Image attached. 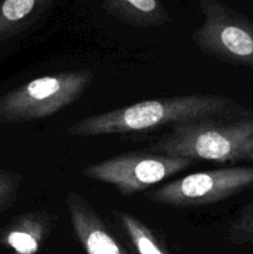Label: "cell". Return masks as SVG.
Here are the masks:
<instances>
[{"instance_id":"obj_6","label":"cell","mask_w":253,"mask_h":254,"mask_svg":"<svg viewBox=\"0 0 253 254\" xmlns=\"http://www.w3.org/2000/svg\"><path fill=\"white\" fill-rule=\"evenodd\" d=\"M253 186V166H230L176 179L146 193L154 203L176 208L227 200Z\"/></svg>"},{"instance_id":"obj_3","label":"cell","mask_w":253,"mask_h":254,"mask_svg":"<svg viewBox=\"0 0 253 254\" xmlns=\"http://www.w3.org/2000/svg\"><path fill=\"white\" fill-rule=\"evenodd\" d=\"M93 73L87 69L37 77L0 97V123H27L63 111L88 89Z\"/></svg>"},{"instance_id":"obj_8","label":"cell","mask_w":253,"mask_h":254,"mask_svg":"<svg viewBox=\"0 0 253 254\" xmlns=\"http://www.w3.org/2000/svg\"><path fill=\"white\" fill-rule=\"evenodd\" d=\"M57 221V216L45 210L16 216L0 232V245L12 254H36Z\"/></svg>"},{"instance_id":"obj_4","label":"cell","mask_w":253,"mask_h":254,"mask_svg":"<svg viewBox=\"0 0 253 254\" xmlns=\"http://www.w3.org/2000/svg\"><path fill=\"white\" fill-rule=\"evenodd\" d=\"M203 21L192 34L202 54L235 66L253 68V22L217 0L198 1Z\"/></svg>"},{"instance_id":"obj_2","label":"cell","mask_w":253,"mask_h":254,"mask_svg":"<svg viewBox=\"0 0 253 254\" xmlns=\"http://www.w3.org/2000/svg\"><path fill=\"white\" fill-rule=\"evenodd\" d=\"M153 153L227 164L253 161V118L203 121L174 126L150 144Z\"/></svg>"},{"instance_id":"obj_11","label":"cell","mask_w":253,"mask_h":254,"mask_svg":"<svg viewBox=\"0 0 253 254\" xmlns=\"http://www.w3.org/2000/svg\"><path fill=\"white\" fill-rule=\"evenodd\" d=\"M112 216L116 218L136 254H169L164 243L153 230L136 216L116 208L112 210Z\"/></svg>"},{"instance_id":"obj_13","label":"cell","mask_w":253,"mask_h":254,"mask_svg":"<svg viewBox=\"0 0 253 254\" xmlns=\"http://www.w3.org/2000/svg\"><path fill=\"white\" fill-rule=\"evenodd\" d=\"M21 181L22 176L19 173L0 170V213L15 202Z\"/></svg>"},{"instance_id":"obj_12","label":"cell","mask_w":253,"mask_h":254,"mask_svg":"<svg viewBox=\"0 0 253 254\" xmlns=\"http://www.w3.org/2000/svg\"><path fill=\"white\" fill-rule=\"evenodd\" d=\"M228 241L235 245L253 243V202L246 206L230 225Z\"/></svg>"},{"instance_id":"obj_1","label":"cell","mask_w":253,"mask_h":254,"mask_svg":"<svg viewBox=\"0 0 253 254\" xmlns=\"http://www.w3.org/2000/svg\"><path fill=\"white\" fill-rule=\"evenodd\" d=\"M242 107L218 94H184L154 98L86 117L66 129L71 136H101L141 133L166 126L215 121L245 113Z\"/></svg>"},{"instance_id":"obj_10","label":"cell","mask_w":253,"mask_h":254,"mask_svg":"<svg viewBox=\"0 0 253 254\" xmlns=\"http://www.w3.org/2000/svg\"><path fill=\"white\" fill-rule=\"evenodd\" d=\"M52 4V0H6L0 2V42L35 24Z\"/></svg>"},{"instance_id":"obj_5","label":"cell","mask_w":253,"mask_h":254,"mask_svg":"<svg viewBox=\"0 0 253 254\" xmlns=\"http://www.w3.org/2000/svg\"><path fill=\"white\" fill-rule=\"evenodd\" d=\"M192 160L155 153H128L84 166L82 175L108 184L123 196L151 189L165 179L190 168Z\"/></svg>"},{"instance_id":"obj_7","label":"cell","mask_w":253,"mask_h":254,"mask_svg":"<svg viewBox=\"0 0 253 254\" xmlns=\"http://www.w3.org/2000/svg\"><path fill=\"white\" fill-rule=\"evenodd\" d=\"M76 240L86 254H128L93 206L76 191L64 198Z\"/></svg>"},{"instance_id":"obj_9","label":"cell","mask_w":253,"mask_h":254,"mask_svg":"<svg viewBox=\"0 0 253 254\" xmlns=\"http://www.w3.org/2000/svg\"><path fill=\"white\" fill-rule=\"evenodd\" d=\"M102 9L112 17L136 27H156L166 24L170 15L159 0H106Z\"/></svg>"}]
</instances>
